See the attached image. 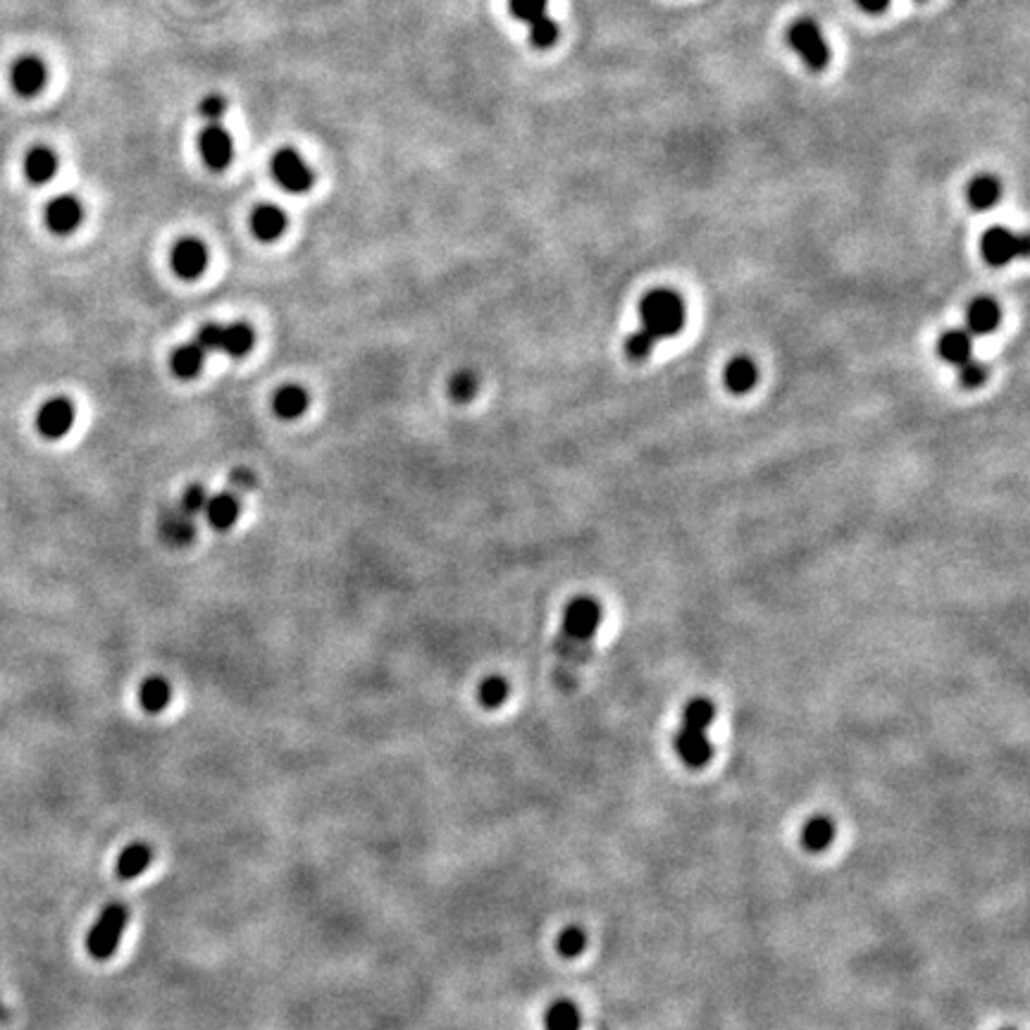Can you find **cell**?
I'll return each instance as SVG.
<instances>
[{"label": "cell", "instance_id": "3957f363", "mask_svg": "<svg viewBox=\"0 0 1030 1030\" xmlns=\"http://www.w3.org/2000/svg\"><path fill=\"white\" fill-rule=\"evenodd\" d=\"M129 923V909L124 907L122 902L108 904L101 914H98L93 926L89 928V935H86V949L96 961H108L120 947L124 928Z\"/></svg>", "mask_w": 1030, "mask_h": 1030}, {"label": "cell", "instance_id": "d4e9b609", "mask_svg": "<svg viewBox=\"0 0 1030 1030\" xmlns=\"http://www.w3.org/2000/svg\"><path fill=\"white\" fill-rule=\"evenodd\" d=\"M203 363H206V351L196 344H184L179 349L172 351L170 356V370L175 372L179 380H191L198 372L203 370Z\"/></svg>", "mask_w": 1030, "mask_h": 1030}, {"label": "cell", "instance_id": "ba28073f", "mask_svg": "<svg viewBox=\"0 0 1030 1030\" xmlns=\"http://www.w3.org/2000/svg\"><path fill=\"white\" fill-rule=\"evenodd\" d=\"M675 752H678L680 761L685 763L692 771H701L706 768L713 759V744L706 737V730H694L680 725V730L675 732L673 740Z\"/></svg>", "mask_w": 1030, "mask_h": 1030}, {"label": "cell", "instance_id": "d6a6232c", "mask_svg": "<svg viewBox=\"0 0 1030 1030\" xmlns=\"http://www.w3.org/2000/svg\"><path fill=\"white\" fill-rule=\"evenodd\" d=\"M654 349H656V341H651L642 330L632 332L630 337L625 339V356L635 363L647 361L651 353H654Z\"/></svg>", "mask_w": 1030, "mask_h": 1030}, {"label": "cell", "instance_id": "277c9868", "mask_svg": "<svg viewBox=\"0 0 1030 1030\" xmlns=\"http://www.w3.org/2000/svg\"><path fill=\"white\" fill-rule=\"evenodd\" d=\"M787 43L811 72H823L830 62V48L814 20L802 17L787 29Z\"/></svg>", "mask_w": 1030, "mask_h": 1030}, {"label": "cell", "instance_id": "6da1fadb", "mask_svg": "<svg viewBox=\"0 0 1030 1030\" xmlns=\"http://www.w3.org/2000/svg\"><path fill=\"white\" fill-rule=\"evenodd\" d=\"M639 320H642L639 330L659 344L661 339L680 334L685 327V303L675 291L654 289L639 301Z\"/></svg>", "mask_w": 1030, "mask_h": 1030}, {"label": "cell", "instance_id": "5b68a950", "mask_svg": "<svg viewBox=\"0 0 1030 1030\" xmlns=\"http://www.w3.org/2000/svg\"><path fill=\"white\" fill-rule=\"evenodd\" d=\"M272 175L289 194H308L310 186L315 182L313 170H310L306 160L294 148H282L272 158Z\"/></svg>", "mask_w": 1030, "mask_h": 1030}, {"label": "cell", "instance_id": "484cf974", "mask_svg": "<svg viewBox=\"0 0 1030 1030\" xmlns=\"http://www.w3.org/2000/svg\"><path fill=\"white\" fill-rule=\"evenodd\" d=\"M546 1030H582V1014L575 1002L556 1000L549 1004L544 1014Z\"/></svg>", "mask_w": 1030, "mask_h": 1030}, {"label": "cell", "instance_id": "836d02e7", "mask_svg": "<svg viewBox=\"0 0 1030 1030\" xmlns=\"http://www.w3.org/2000/svg\"><path fill=\"white\" fill-rule=\"evenodd\" d=\"M985 380H988V368H985V363L976 361V358H969V361L959 365V382L964 389L983 387Z\"/></svg>", "mask_w": 1030, "mask_h": 1030}, {"label": "cell", "instance_id": "ac0fdd59", "mask_svg": "<svg viewBox=\"0 0 1030 1030\" xmlns=\"http://www.w3.org/2000/svg\"><path fill=\"white\" fill-rule=\"evenodd\" d=\"M160 535L170 546H186L194 542L196 523L191 515H186L182 508L177 511H165L160 518Z\"/></svg>", "mask_w": 1030, "mask_h": 1030}, {"label": "cell", "instance_id": "d6986e66", "mask_svg": "<svg viewBox=\"0 0 1030 1030\" xmlns=\"http://www.w3.org/2000/svg\"><path fill=\"white\" fill-rule=\"evenodd\" d=\"M287 227H289V220H287V215H284L282 208L258 206L256 210H253L251 229L260 241L279 239L284 232H287Z\"/></svg>", "mask_w": 1030, "mask_h": 1030}, {"label": "cell", "instance_id": "cb8c5ba5", "mask_svg": "<svg viewBox=\"0 0 1030 1030\" xmlns=\"http://www.w3.org/2000/svg\"><path fill=\"white\" fill-rule=\"evenodd\" d=\"M966 198H969V206L973 210H978V213L990 210L1002 198L1000 179L990 175H980L976 179H971L969 189H966Z\"/></svg>", "mask_w": 1030, "mask_h": 1030}, {"label": "cell", "instance_id": "f546056e", "mask_svg": "<svg viewBox=\"0 0 1030 1030\" xmlns=\"http://www.w3.org/2000/svg\"><path fill=\"white\" fill-rule=\"evenodd\" d=\"M477 389H480V380H477V375L473 370H458V372H454V377H451V382H449V396L456 403L473 401Z\"/></svg>", "mask_w": 1030, "mask_h": 1030}, {"label": "cell", "instance_id": "9c48e42d", "mask_svg": "<svg viewBox=\"0 0 1030 1030\" xmlns=\"http://www.w3.org/2000/svg\"><path fill=\"white\" fill-rule=\"evenodd\" d=\"M170 263L177 277L196 279L208 268V248L198 239H182L172 248Z\"/></svg>", "mask_w": 1030, "mask_h": 1030}, {"label": "cell", "instance_id": "44dd1931", "mask_svg": "<svg viewBox=\"0 0 1030 1030\" xmlns=\"http://www.w3.org/2000/svg\"><path fill=\"white\" fill-rule=\"evenodd\" d=\"M272 406H275V413L282 420H296L308 411L310 396L306 389L299 387V384H287V387H282L275 394Z\"/></svg>", "mask_w": 1030, "mask_h": 1030}, {"label": "cell", "instance_id": "7402d4cb", "mask_svg": "<svg viewBox=\"0 0 1030 1030\" xmlns=\"http://www.w3.org/2000/svg\"><path fill=\"white\" fill-rule=\"evenodd\" d=\"M58 167H60L58 155H55L51 148H46V146L34 148V151L27 155V160H24V172H27V177L34 184L51 182V179L58 175Z\"/></svg>", "mask_w": 1030, "mask_h": 1030}, {"label": "cell", "instance_id": "30bf717a", "mask_svg": "<svg viewBox=\"0 0 1030 1030\" xmlns=\"http://www.w3.org/2000/svg\"><path fill=\"white\" fill-rule=\"evenodd\" d=\"M201 153L208 167L213 170H225L234 160V139L220 124H210L206 132L201 134Z\"/></svg>", "mask_w": 1030, "mask_h": 1030}, {"label": "cell", "instance_id": "f35d334b", "mask_svg": "<svg viewBox=\"0 0 1030 1030\" xmlns=\"http://www.w3.org/2000/svg\"><path fill=\"white\" fill-rule=\"evenodd\" d=\"M859 3V8L864 12H871V15H878V12L887 10V5H890V0H856Z\"/></svg>", "mask_w": 1030, "mask_h": 1030}, {"label": "cell", "instance_id": "52a82bcc", "mask_svg": "<svg viewBox=\"0 0 1030 1030\" xmlns=\"http://www.w3.org/2000/svg\"><path fill=\"white\" fill-rule=\"evenodd\" d=\"M74 415H77V411H74V403L67 396H53L36 411V430H39L41 437L55 442V439H62L72 430Z\"/></svg>", "mask_w": 1030, "mask_h": 1030}, {"label": "cell", "instance_id": "74e56055", "mask_svg": "<svg viewBox=\"0 0 1030 1030\" xmlns=\"http://www.w3.org/2000/svg\"><path fill=\"white\" fill-rule=\"evenodd\" d=\"M229 487H232V494H244L248 489L256 487V475L246 468H237L229 473Z\"/></svg>", "mask_w": 1030, "mask_h": 1030}, {"label": "cell", "instance_id": "8d00e7d4", "mask_svg": "<svg viewBox=\"0 0 1030 1030\" xmlns=\"http://www.w3.org/2000/svg\"><path fill=\"white\" fill-rule=\"evenodd\" d=\"M227 110V101L220 96V93H213V96H206V101L201 103V115L206 117L210 124H217L222 120Z\"/></svg>", "mask_w": 1030, "mask_h": 1030}, {"label": "cell", "instance_id": "4fadbf2b", "mask_svg": "<svg viewBox=\"0 0 1030 1030\" xmlns=\"http://www.w3.org/2000/svg\"><path fill=\"white\" fill-rule=\"evenodd\" d=\"M1002 322V310L997 306L995 299L990 296H978L969 303L966 308V332L976 334V337H985V334H992L1000 327Z\"/></svg>", "mask_w": 1030, "mask_h": 1030}, {"label": "cell", "instance_id": "7a4b0ae2", "mask_svg": "<svg viewBox=\"0 0 1030 1030\" xmlns=\"http://www.w3.org/2000/svg\"><path fill=\"white\" fill-rule=\"evenodd\" d=\"M601 616H604V611H601L597 599L575 597L573 601H568L566 611H563V637L558 647H568L570 659H573L577 649L589 656V644L597 637Z\"/></svg>", "mask_w": 1030, "mask_h": 1030}, {"label": "cell", "instance_id": "8992f818", "mask_svg": "<svg viewBox=\"0 0 1030 1030\" xmlns=\"http://www.w3.org/2000/svg\"><path fill=\"white\" fill-rule=\"evenodd\" d=\"M1026 239L1014 234L1007 227H992L983 234V241H980V251H983L985 263L992 265V268H1002V265H1009L1011 260L1019 256H1026Z\"/></svg>", "mask_w": 1030, "mask_h": 1030}, {"label": "cell", "instance_id": "9a60e30c", "mask_svg": "<svg viewBox=\"0 0 1030 1030\" xmlns=\"http://www.w3.org/2000/svg\"><path fill=\"white\" fill-rule=\"evenodd\" d=\"M759 382V368L749 356H735L732 361L725 365L723 370V384L730 394H747L752 392Z\"/></svg>", "mask_w": 1030, "mask_h": 1030}, {"label": "cell", "instance_id": "60d3db41", "mask_svg": "<svg viewBox=\"0 0 1030 1030\" xmlns=\"http://www.w3.org/2000/svg\"><path fill=\"white\" fill-rule=\"evenodd\" d=\"M1004 1030H1011V1028H1004Z\"/></svg>", "mask_w": 1030, "mask_h": 1030}, {"label": "cell", "instance_id": "7c38bea8", "mask_svg": "<svg viewBox=\"0 0 1030 1030\" xmlns=\"http://www.w3.org/2000/svg\"><path fill=\"white\" fill-rule=\"evenodd\" d=\"M84 220V208L79 203V198L74 196H60L51 201V206L46 210V222L51 227L53 234H60V237H67V234L77 232V227L82 225Z\"/></svg>", "mask_w": 1030, "mask_h": 1030}, {"label": "cell", "instance_id": "e0dca14e", "mask_svg": "<svg viewBox=\"0 0 1030 1030\" xmlns=\"http://www.w3.org/2000/svg\"><path fill=\"white\" fill-rule=\"evenodd\" d=\"M241 506L237 494L222 492L215 496H208V504L203 508V515H206L208 525L215 527V530H229L239 520Z\"/></svg>", "mask_w": 1030, "mask_h": 1030}, {"label": "cell", "instance_id": "ab89813d", "mask_svg": "<svg viewBox=\"0 0 1030 1030\" xmlns=\"http://www.w3.org/2000/svg\"><path fill=\"white\" fill-rule=\"evenodd\" d=\"M0 1016H3V1004H0Z\"/></svg>", "mask_w": 1030, "mask_h": 1030}, {"label": "cell", "instance_id": "8fae6325", "mask_svg": "<svg viewBox=\"0 0 1030 1030\" xmlns=\"http://www.w3.org/2000/svg\"><path fill=\"white\" fill-rule=\"evenodd\" d=\"M46 79H48L46 65H43V60L36 58V55H24V58H20L15 65H12L10 82H12V86H15V91L24 98L36 96V93L46 86Z\"/></svg>", "mask_w": 1030, "mask_h": 1030}, {"label": "cell", "instance_id": "1f68e13d", "mask_svg": "<svg viewBox=\"0 0 1030 1030\" xmlns=\"http://www.w3.org/2000/svg\"><path fill=\"white\" fill-rule=\"evenodd\" d=\"M527 27H530V43L535 48H551L558 41V34H561L558 22L551 20L549 15L537 17V20H532Z\"/></svg>", "mask_w": 1030, "mask_h": 1030}, {"label": "cell", "instance_id": "83f0119b", "mask_svg": "<svg viewBox=\"0 0 1030 1030\" xmlns=\"http://www.w3.org/2000/svg\"><path fill=\"white\" fill-rule=\"evenodd\" d=\"M713 718H716V706H713V701L706 697H694L687 701L685 709H682L680 725H685V728H694V730H709Z\"/></svg>", "mask_w": 1030, "mask_h": 1030}, {"label": "cell", "instance_id": "ffe728a7", "mask_svg": "<svg viewBox=\"0 0 1030 1030\" xmlns=\"http://www.w3.org/2000/svg\"><path fill=\"white\" fill-rule=\"evenodd\" d=\"M153 861V849L146 842H134V845L124 847L120 856H117L115 873L120 880H134L139 878L141 873L151 866Z\"/></svg>", "mask_w": 1030, "mask_h": 1030}, {"label": "cell", "instance_id": "5bb4252c", "mask_svg": "<svg viewBox=\"0 0 1030 1030\" xmlns=\"http://www.w3.org/2000/svg\"><path fill=\"white\" fill-rule=\"evenodd\" d=\"M256 344V332L246 322H232V325H220L217 334V351L227 353L232 358H244L253 351Z\"/></svg>", "mask_w": 1030, "mask_h": 1030}, {"label": "cell", "instance_id": "f1b7e54d", "mask_svg": "<svg viewBox=\"0 0 1030 1030\" xmlns=\"http://www.w3.org/2000/svg\"><path fill=\"white\" fill-rule=\"evenodd\" d=\"M508 692H511V687H508V682L501 678V675H492V678H485L482 680L480 690H477V699H480V704L485 706V709H499L501 704L508 699Z\"/></svg>", "mask_w": 1030, "mask_h": 1030}, {"label": "cell", "instance_id": "e575fe53", "mask_svg": "<svg viewBox=\"0 0 1030 1030\" xmlns=\"http://www.w3.org/2000/svg\"><path fill=\"white\" fill-rule=\"evenodd\" d=\"M546 3H549V0H508L515 20H520L525 24H530L532 20H537V17L546 15Z\"/></svg>", "mask_w": 1030, "mask_h": 1030}, {"label": "cell", "instance_id": "4316f807", "mask_svg": "<svg viewBox=\"0 0 1030 1030\" xmlns=\"http://www.w3.org/2000/svg\"><path fill=\"white\" fill-rule=\"evenodd\" d=\"M170 699H172L170 682H167L165 678H158V675L144 680V685H141V690H139L141 709H144L146 713L165 711L167 704H170Z\"/></svg>", "mask_w": 1030, "mask_h": 1030}, {"label": "cell", "instance_id": "603a6c76", "mask_svg": "<svg viewBox=\"0 0 1030 1030\" xmlns=\"http://www.w3.org/2000/svg\"><path fill=\"white\" fill-rule=\"evenodd\" d=\"M938 353L942 361H947L949 365H959L966 363L969 358H973V341H971V334L964 332V330H949L940 337L938 341Z\"/></svg>", "mask_w": 1030, "mask_h": 1030}, {"label": "cell", "instance_id": "2e32d148", "mask_svg": "<svg viewBox=\"0 0 1030 1030\" xmlns=\"http://www.w3.org/2000/svg\"><path fill=\"white\" fill-rule=\"evenodd\" d=\"M835 833H837V828H835L833 818L825 816V814H818V816H811L809 821L804 823L802 835H799V842H802V847L806 849V852L821 854L830 845H833Z\"/></svg>", "mask_w": 1030, "mask_h": 1030}, {"label": "cell", "instance_id": "4dcf8cb0", "mask_svg": "<svg viewBox=\"0 0 1030 1030\" xmlns=\"http://www.w3.org/2000/svg\"><path fill=\"white\" fill-rule=\"evenodd\" d=\"M556 947H558V954H561L563 959L580 957V954L587 949V933L580 926H568L566 930H561V935H558Z\"/></svg>", "mask_w": 1030, "mask_h": 1030}, {"label": "cell", "instance_id": "d590c367", "mask_svg": "<svg viewBox=\"0 0 1030 1030\" xmlns=\"http://www.w3.org/2000/svg\"><path fill=\"white\" fill-rule=\"evenodd\" d=\"M208 504V492L203 489L201 485H191L184 489V496H182V504H179V508L186 515H191V518H196L198 513H203V508H206Z\"/></svg>", "mask_w": 1030, "mask_h": 1030}]
</instances>
